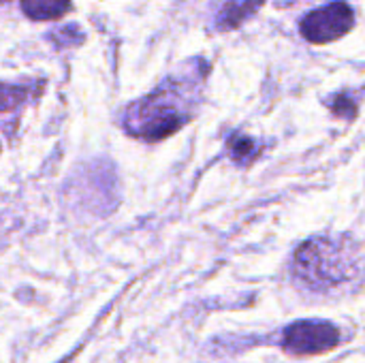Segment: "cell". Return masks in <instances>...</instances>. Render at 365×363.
<instances>
[{
    "instance_id": "obj_4",
    "label": "cell",
    "mask_w": 365,
    "mask_h": 363,
    "mask_svg": "<svg viewBox=\"0 0 365 363\" xmlns=\"http://www.w3.org/2000/svg\"><path fill=\"white\" fill-rule=\"evenodd\" d=\"M340 332L327 321H297L284 332V349L293 355H319L336 349Z\"/></svg>"
},
{
    "instance_id": "obj_1",
    "label": "cell",
    "mask_w": 365,
    "mask_h": 363,
    "mask_svg": "<svg viewBox=\"0 0 365 363\" xmlns=\"http://www.w3.org/2000/svg\"><path fill=\"white\" fill-rule=\"evenodd\" d=\"M195 94L192 81L167 79L154 92L133 103L124 116V126L130 135L158 141L180 131L192 116Z\"/></svg>"
},
{
    "instance_id": "obj_5",
    "label": "cell",
    "mask_w": 365,
    "mask_h": 363,
    "mask_svg": "<svg viewBox=\"0 0 365 363\" xmlns=\"http://www.w3.org/2000/svg\"><path fill=\"white\" fill-rule=\"evenodd\" d=\"M265 0H225L216 15V28L218 30H233L242 26L246 19H250Z\"/></svg>"
},
{
    "instance_id": "obj_2",
    "label": "cell",
    "mask_w": 365,
    "mask_h": 363,
    "mask_svg": "<svg viewBox=\"0 0 365 363\" xmlns=\"http://www.w3.org/2000/svg\"><path fill=\"white\" fill-rule=\"evenodd\" d=\"M293 272L310 291H334L361 276V257L351 240L314 237L297 248Z\"/></svg>"
},
{
    "instance_id": "obj_6",
    "label": "cell",
    "mask_w": 365,
    "mask_h": 363,
    "mask_svg": "<svg viewBox=\"0 0 365 363\" xmlns=\"http://www.w3.org/2000/svg\"><path fill=\"white\" fill-rule=\"evenodd\" d=\"M21 11L34 21H49L62 17L71 9V0H19Z\"/></svg>"
},
{
    "instance_id": "obj_3",
    "label": "cell",
    "mask_w": 365,
    "mask_h": 363,
    "mask_svg": "<svg viewBox=\"0 0 365 363\" xmlns=\"http://www.w3.org/2000/svg\"><path fill=\"white\" fill-rule=\"evenodd\" d=\"M355 26V13L346 2H329L312 13H308L302 24V36L314 45H323V43H331L340 36H344L346 32H351V28Z\"/></svg>"
},
{
    "instance_id": "obj_7",
    "label": "cell",
    "mask_w": 365,
    "mask_h": 363,
    "mask_svg": "<svg viewBox=\"0 0 365 363\" xmlns=\"http://www.w3.org/2000/svg\"><path fill=\"white\" fill-rule=\"evenodd\" d=\"M229 152H231V156H233L235 163L248 165V163H252V160L257 158L259 145H257L255 139H250V137H246V135H233V137L229 139Z\"/></svg>"
},
{
    "instance_id": "obj_8",
    "label": "cell",
    "mask_w": 365,
    "mask_h": 363,
    "mask_svg": "<svg viewBox=\"0 0 365 363\" xmlns=\"http://www.w3.org/2000/svg\"><path fill=\"white\" fill-rule=\"evenodd\" d=\"M331 109H334V113H336V116H342V118H349V120H353V118H355V113H357V105H355V101H351L346 94L336 96V101L331 103Z\"/></svg>"
}]
</instances>
